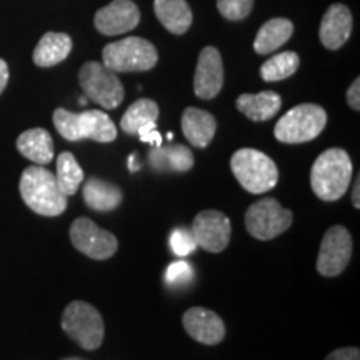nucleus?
Masks as SVG:
<instances>
[{"label":"nucleus","mask_w":360,"mask_h":360,"mask_svg":"<svg viewBox=\"0 0 360 360\" xmlns=\"http://www.w3.org/2000/svg\"><path fill=\"white\" fill-rule=\"evenodd\" d=\"M327 125V112L317 103H300L278 120L274 135L283 143L314 141Z\"/></svg>","instance_id":"6"},{"label":"nucleus","mask_w":360,"mask_h":360,"mask_svg":"<svg viewBox=\"0 0 360 360\" xmlns=\"http://www.w3.org/2000/svg\"><path fill=\"white\" fill-rule=\"evenodd\" d=\"M192 236L197 247L212 254L227 249L232 236V224L227 215L219 210H204L197 214L192 224Z\"/></svg>","instance_id":"12"},{"label":"nucleus","mask_w":360,"mask_h":360,"mask_svg":"<svg viewBox=\"0 0 360 360\" xmlns=\"http://www.w3.org/2000/svg\"><path fill=\"white\" fill-rule=\"evenodd\" d=\"M282 98L277 92L265 90L259 94H242L237 98V109L254 122H265L281 110Z\"/></svg>","instance_id":"18"},{"label":"nucleus","mask_w":360,"mask_h":360,"mask_svg":"<svg viewBox=\"0 0 360 360\" xmlns=\"http://www.w3.org/2000/svg\"><path fill=\"white\" fill-rule=\"evenodd\" d=\"M67 360H79V359H67Z\"/></svg>","instance_id":"37"},{"label":"nucleus","mask_w":360,"mask_h":360,"mask_svg":"<svg viewBox=\"0 0 360 360\" xmlns=\"http://www.w3.org/2000/svg\"><path fill=\"white\" fill-rule=\"evenodd\" d=\"M159 53L154 44L141 37H127L103 47L102 64L117 72H147L154 69Z\"/></svg>","instance_id":"5"},{"label":"nucleus","mask_w":360,"mask_h":360,"mask_svg":"<svg viewBox=\"0 0 360 360\" xmlns=\"http://www.w3.org/2000/svg\"><path fill=\"white\" fill-rule=\"evenodd\" d=\"M352 257V236L344 225H334L323 233L317 270L323 277H337L347 269Z\"/></svg>","instance_id":"11"},{"label":"nucleus","mask_w":360,"mask_h":360,"mask_svg":"<svg viewBox=\"0 0 360 360\" xmlns=\"http://www.w3.org/2000/svg\"><path fill=\"white\" fill-rule=\"evenodd\" d=\"M85 97L103 109H117L124 101V85L114 70L101 62H87L79 72Z\"/></svg>","instance_id":"8"},{"label":"nucleus","mask_w":360,"mask_h":360,"mask_svg":"<svg viewBox=\"0 0 360 360\" xmlns=\"http://www.w3.org/2000/svg\"><path fill=\"white\" fill-rule=\"evenodd\" d=\"M72 51V39L62 32H47L34 51V62L39 67H53L64 62Z\"/></svg>","instance_id":"23"},{"label":"nucleus","mask_w":360,"mask_h":360,"mask_svg":"<svg viewBox=\"0 0 360 360\" xmlns=\"http://www.w3.org/2000/svg\"><path fill=\"white\" fill-rule=\"evenodd\" d=\"M193 162L192 150L186 146H160L148 152V164L157 172H188Z\"/></svg>","instance_id":"19"},{"label":"nucleus","mask_w":360,"mask_h":360,"mask_svg":"<svg viewBox=\"0 0 360 360\" xmlns=\"http://www.w3.org/2000/svg\"><path fill=\"white\" fill-rule=\"evenodd\" d=\"M70 242L75 249L94 260H107L114 257L119 242L114 233L103 231L87 217H79L70 225Z\"/></svg>","instance_id":"10"},{"label":"nucleus","mask_w":360,"mask_h":360,"mask_svg":"<svg viewBox=\"0 0 360 360\" xmlns=\"http://www.w3.org/2000/svg\"><path fill=\"white\" fill-rule=\"evenodd\" d=\"M182 130L191 146L205 148L212 142L217 130V120L207 110L187 107L182 115Z\"/></svg>","instance_id":"17"},{"label":"nucleus","mask_w":360,"mask_h":360,"mask_svg":"<svg viewBox=\"0 0 360 360\" xmlns=\"http://www.w3.org/2000/svg\"><path fill=\"white\" fill-rule=\"evenodd\" d=\"M184 328L193 340L205 345H217L225 337L224 321L212 310L192 307L184 314Z\"/></svg>","instance_id":"15"},{"label":"nucleus","mask_w":360,"mask_h":360,"mask_svg":"<svg viewBox=\"0 0 360 360\" xmlns=\"http://www.w3.org/2000/svg\"><path fill=\"white\" fill-rule=\"evenodd\" d=\"M135 159H137V157H135V155H130L129 157V169L132 170V172H135V170L141 169V165L137 164V160H135Z\"/></svg>","instance_id":"36"},{"label":"nucleus","mask_w":360,"mask_h":360,"mask_svg":"<svg viewBox=\"0 0 360 360\" xmlns=\"http://www.w3.org/2000/svg\"><path fill=\"white\" fill-rule=\"evenodd\" d=\"M254 0H217V8L225 19L242 20L249 15Z\"/></svg>","instance_id":"29"},{"label":"nucleus","mask_w":360,"mask_h":360,"mask_svg":"<svg viewBox=\"0 0 360 360\" xmlns=\"http://www.w3.org/2000/svg\"><path fill=\"white\" fill-rule=\"evenodd\" d=\"M347 102H349L350 109L360 110V79H355L354 84L349 87Z\"/></svg>","instance_id":"33"},{"label":"nucleus","mask_w":360,"mask_h":360,"mask_svg":"<svg viewBox=\"0 0 360 360\" xmlns=\"http://www.w3.org/2000/svg\"><path fill=\"white\" fill-rule=\"evenodd\" d=\"M359 195H360V179L357 177V179H355V182H354V191H352V204H354L355 209H360Z\"/></svg>","instance_id":"35"},{"label":"nucleus","mask_w":360,"mask_h":360,"mask_svg":"<svg viewBox=\"0 0 360 360\" xmlns=\"http://www.w3.org/2000/svg\"><path fill=\"white\" fill-rule=\"evenodd\" d=\"M224 85L222 56L215 47L202 49L193 75V92L202 101L217 97Z\"/></svg>","instance_id":"13"},{"label":"nucleus","mask_w":360,"mask_h":360,"mask_svg":"<svg viewBox=\"0 0 360 360\" xmlns=\"http://www.w3.org/2000/svg\"><path fill=\"white\" fill-rule=\"evenodd\" d=\"M17 150L37 165L51 164L53 159V141L45 129H30L19 135Z\"/></svg>","instance_id":"20"},{"label":"nucleus","mask_w":360,"mask_h":360,"mask_svg":"<svg viewBox=\"0 0 360 360\" xmlns=\"http://www.w3.org/2000/svg\"><path fill=\"white\" fill-rule=\"evenodd\" d=\"M352 34V13L349 7L342 4H334L323 13V19L319 30L321 42L328 51H337L347 42Z\"/></svg>","instance_id":"16"},{"label":"nucleus","mask_w":360,"mask_h":360,"mask_svg":"<svg viewBox=\"0 0 360 360\" xmlns=\"http://www.w3.org/2000/svg\"><path fill=\"white\" fill-rule=\"evenodd\" d=\"M294 214L283 209L276 199H260L252 204L245 212L247 232L259 240H272L292 225Z\"/></svg>","instance_id":"9"},{"label":"nucleus","mask_w":360,"mask_h":360,"mask_svg":"<svg viewBox=\"0 0 360 360\" xmlns=\"http://www.w3.org/2000/svg\"><path fill=\"white\" fill-rule=\"evenodd\" d=\"M141 22V12L132 0H114L96 13V29L103 35L130 32Z\"/></svg>","instance_id":"14"},{"label":"nucleus","mask_w":360,"mask_h":360,"mask_svg":"<svg viewBox=\"0 0 360 360\" xmlns=\"http://www.w3.org/2000/svg\"><path fill=\"white\" fill-rule=\"evenodd\" d=\"M193 281V269L186 260H175L165 270V282L170 287H184Z\"/></svg>","instance_id":"28"},{"label":"nucleus","mask_w":360,"mask_h":360,"mask_svg":"<svg viewBox=\"0 0 360 360\" xmlns=\"http://www.w3.org/2000/svg\"><path fill=\"white\" fill-rule=\"evenodd\" d=\"M159 119V105L150 98H139L125 112L120 127L125 134L137 135L139 130L148 124H154Z\"/></svg>","instance_id":"25"},{"label":"nucleus","mask_w":360,"mask_h":360,"mask_svg":"<svg viewBox=\"0 0 360 360\" xmlns=\"http://www.w3.org/2000/svg\"><path fill=\"white\" fill-rule=\"evenodd\" d=\"M352 170V160L344 148H328L314 162L310 187L321 200L335 202L349 191Z\"/></svg>","instance_id":"1"},{"label":"nucleus","mask_w":360,"mask_h":360,"mask_svg":"<svg viewBox=\"0 0 360 360\" xmlns=\"http://www.w3.org/2000/svg\"><path fill=\"white\" fill-rule=\"evenodd\" d=\"M7 82H8V65L6 60L0 58V94L6 90Z\"/></svg>","instance_id":"34"},{"label":"nucleus","mask_w":360,"mask_h":360,"mask_svg":"<svg viewBox=\"0 0 360 360\" xmlns=\"http://www.w3.org/2000/svg\"><path fill=\"white\" fill-rule=\"evenodd\" d=\"M236 179L249 193H265L278 182L276 162L257 148H240L231 159Z\"/></svg>","instance_id":"4"},{"label":"nucleus","mask_w":360,"mask_h":360,"mask_svg":"<svg viewBox=\"0 0 360 360\" xmlns=\"http://www.w3.org/2000/svg\"><path fill=\"white\" fill-rule=\"evenodd\" d=\"M300 65V58L295 52H282L270 57L265 64L260 67V77L265 82H281L294 75Z\"/></svg>","instance_id":"27"},{"label":"nucleus","mask_w":360,"mask_h":360,"mask_svg":"<svg viewBox=\"0 0 360 360\" xmlns=\"http://www.w3.org/2000/svg\"><path fill=\"white\" fill-rule=\"evenodd\" d=\"M154 11L170 34H186L192 24V11L186 0H155Z\"/></svg>","instance_id":"22"},{"label":"nucleus","mask_w":360,"mask_h":360,"mask_svg":"<svg viewBox=\"0 0 360 360\" xmlns=\"http://www.w3.org/2000/svg\"><path fill=\"white\" fill-rule=\"evenodd\" d=\"M19 191L25 205L44 217H57L64 214L69 197L58 188L56 174L44 165H30L20 177Z\"/></svg>","instance_id":"2"},{"label":"nucleus","mask_w":360,"mask_h":360,"mask_svg":"<svg viewBox=\"0 0 360 360\" xmlns=\"http://www.w3.org/2000/svg\"><path fill=\"white\" fill-rule=\"evenodd\" d=\"M326 360H360V350L357 347L337 349L328 354Z\"/></svg>","instance_id":"32"},{"label":"nucleus","mask_w":360,"mask_h":360,"mask_svg":"<svg viewBox=\"0 0 360 360\" xmlns=\"http://www.w3.org/2000/svg\"><path fill=\"white\" fill-rule=\"evenodd\" d=\"M84 170L79 165L77 159L70 152H62L57 157V184L62 193L67 197L74 195L84 182Z\"/></svg>","instance_id":"26"},{"label":"nucleus","mask_w":360,"mask_h":360,"mask_svg":"<svg viewBox=\"0 0 360 360\" xmlns=\"http://www.w3.org/2000/svg\"><path fill=\"white\" fill-rule=\"evenodd\" d=\"M294 34V24L289 19H272L260 27L254 40V51L265 56L282 47Z\"/></svg>","instance_id":"24"},{"label":"nucleus","mask_w":360,"mask_h":360,"mask_svg":"<svg viewBox=\"0 0 360 360\" xmlns=\"http://www.w3.org/2000/svg\"><path fill=\"white\" fill-rule=\"evenodd\" d=\"M170 249L177 257H187L192 252H195L197 244L193 240V236L191 231H186V229H175V231L170 233Z\"/></svg>","instance_id":"30"},{"label":"nucleus","mask_w":360,"mask_h":360,"mask_svg":"<svg viewBox=\"0 0 360 360\" xmlns=\"http://www.w3.org/2000/svg\"><path fill=\"white\" fill-rule=\"evenodd\" d=\"M53 125L65 141L77 142L84 139L109 143L117 139V127L102 110H85L80 114L57 109L53 112Z\"/></svg>","instance_id":"3"},{"label":"nucleus","mask_w":360,"mask_h":360,"mask_svg":"<svg viewBox=\"0 0 360 360\" xmlns=\"http://www.w3.org/2000/svg\"><path fill=\"white\" fill-rule=\"evenodd\" d=\"M84 200L92 210L97 212H110L122 204V191L114 184L92 177L84 186Z\"/></svg>","instance_id":"21"},{"label":"nucleus","mask_w":360,"mask_h":360,"mask_svg":"<svg viewBox=\"0 0 360 360\" xmlns=\"http://www.w3.org/2000/svg\"><path fill=\"white\" fill-rule=\"evenodd\" d=\"M139 137H141L142 142L150 143L152 147H160L162 146V135L157 132V124H148L146 127H142L137 132Z\"/></svg>","instance_id":"31"},{"label":"nucleus","mask_w":360,"mask_h":360,"mask_svg":"<svg viewBox=\"0 0 360 360\" xmlns=\"http://www.w3.org/2000/svg\"><path fill=\"white\" fill-rule=\"evenodd\" d=\"M62 328L84 350H96L102 345L105 327L98 310L82 300L67 305L62 315Z\"/></svg>","instance_id":"7"}]
</instances>
